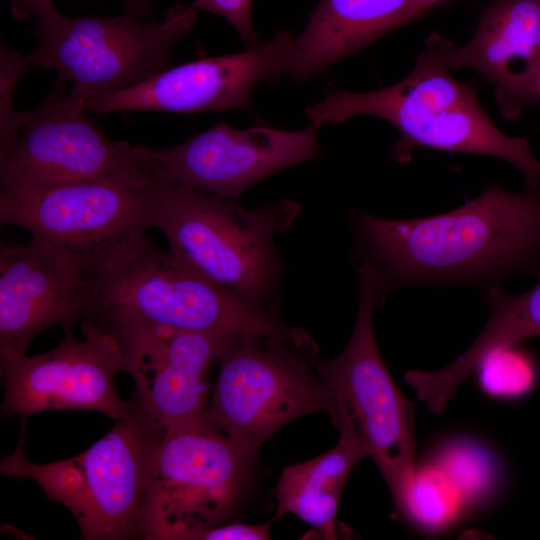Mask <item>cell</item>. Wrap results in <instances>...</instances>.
Listing matches in <instances>:
<instances>
[{
	"mask_svg": "<svg viewBox=\"0 0 540 540\" xmlns=\"http://www.w3.org/2000/svg\"><path fill=\"white\" fill-rule=\"evenodd\" d=\"M237 335L162 329L118 341L133 399L164 432L206 422L210 365Z\"/></svg>",
	"mask_w": 540,
	"mask_h": 540,
	"instance_id": "2e32d148",
	"label": "cell"
},
{
	"mask_svg": "<svg viewBox=\"0 0 540 540\" xmlns=\"http://www.w3.org/2000/svg\"><path fill=\"white\" fill-rule=\"evenodd\" d=\"M486 302L490 313L477 339L449 365L426 374L427 388L442 401L451 400L491 352L540 336V281L518 295H508L501 285L493 287L486 291Z\"/></svg>",
	"mask_w": 540,
	"mask_h": 540,
	"instance_id": "ffe728a7",
	"label": "cell"
},
{
	"mask_svg": "<svg viewBox=\"0 0 540 540\" xmlns=\"http://www.w3.org/2000/svg\"><path fill=\"white\" fill-rule=\"evenodd\" d=\"M449 0H415V2L427 13L433 6L438 3Z\"/></svg>",
	"mask_w": 540,
	"mask_h": 540,
	"instance_id": "f1b7e54d",
	"label": "cell"
},
{
	"mask_svg": "<svg viewBox=\"0 0 540 540\" xmlns=\"http://www.w3.org/2000/svg\"><path fill=\"white\" fill-rule=\"evenodd\" d=\"M131 413L80 454L50 463L30 461L24 450L26 418L14 452L0 471L31 479L74 516L82 540L139 538L151 463L164 431L135 400Z\"/></svg>",
	"mask_w": 540,
	"mask_h": 540,
	"instance_id": "277c9868",
	"label": "cell"
},
{
	"mask_svg": "<svg viewBox=\"0 0 540 540\" xmlns=\"http://www.w3.org/2000/svg\"><path fill=\"white\" fill-rule=\"evenodd\" d=\"M300 211L289 199L248 209L165 178L150 225L165 235L172 255L209 282L247 302L269 303L284 272L274 239Z\"/></svg>",
	"mask_w": 540,
	"mask_h": 540,
	"instance_id": "3957f363",
	"label": "cell"
},
{
	"mask_svg": "<svg viewBox=\"0 0 540 540\" xmlns=\"http://www.w3.org/2000/svg\"><path fill=\"white\" fill-rule=\"evenodd\" d=\"M253 0H192L197 11L210 12L223 17L236 30L246 49L258 44V36L252 19Z\"/></svg>",
	"mask_w": 540,
	"mask_h": 540,
	"instance_id": "cb8c5ba5",
	"label": "cell"
},
{
	"mask_svg": "<svg viewBox=\"0 0 540 540\" xmlns=\"http://www.w3.org/2000/svg\"><path fill=\"white\" fill-rule=\"evenodd\" d=\"M197 13L176 3L161 21L141 23L128 13L67 17L53 8L36 19L37 45L27 58L32 68L54 70L84 98L120 92L172 66L173 50Z\"/></svg>",
	"mask_w": 540,
	"mask_h": 540,
	"instance_id": "ba28073f",
	"label": "cell"
},
{
	"mask_svg": "<svg viewBox=\"0 0 540 540\" xmlns=\"http://www.w3.org/2000/svg\"><path fill=\"white\" fill-rule=\"evenodd\" d=\"M88 284L80 252L32 236L0 241V356L27 353L41 332L84 318Z\"/></svg>",
	"mask_w": 540,
	"mask_h": 540,
	"instance_id": "9a60e30c",
	"label": "cell"
},
{
	"mask_svg": "<svg viewBox=\"0 0 540 540\" xmlns=\"http://www.w3.org/2000/svg\"><path fill=\"white\" fill-rule=\"evenodd\" d=\"M359 273V305L345 349L313 367L335 403L332 420L340 433L353 437L383 475L397 510L416 473L414 407L391 377L377 347L373 312L386 297L374 274Z\"/></svg>",
	"mask_w": 540,
	"mask_h": 540,
	"instance_id": "5b68a950",
	"label": "cell"
},
{
	"mask_svg": "<svg viewBox=\"0 0 540 540\" xmlns=\"http://www.w3.org/2000/svg\"><path fill=\"white\" fill-rule=\"evenodd\" d=\"M540 49V0H493L463 46L447 40L450 70L471 68L495 85L500 112L518 119L528 101V83Z\"/></svg>",
	"mask_w": 540,
	"mask_h": 540,
	"instance_id": "e0dca14e",
	"label": "cell"
},
{
	"mask_svg": "<svg viewBox=\"0 0 540 540\" xmlns=\"http://www.w3.org/2000/svg\"><path fill=\"white\" fill-rule=\"evenodd\" d=\"M361 445L340 433L338 444L309 461L283 469L274 495V519L291 513L317 529L326 539L336 538V513L344 484L359 460Z\"/></svg>",
	"mask_w": 540,
	"mask_h": 540,
	"instance_id": "d6986e66",
	"label": "cell"
},
{
	"mask_svg": "<svg viewBox=\"0 0 540 540\" xmlns=\"http://www.w3.org/2000/svg\"><path fill=\"white\" fill-rule=\"evenodd\" d=\"M12 16L20 21L38 19L55 8L52 0H7Z\"/></svg>",
	"mask_w": 540,
	"mask_h": 540,
	"instance_id": "484cf974",
	"label": "cell"
},
{
	"mask_svg": "<svg viewBox=\"0 0 540 540\" xmlns=\"http://www.w3.org/2000/svg\"><path fill=\"white\" fill-rule=\"evenodd\" d=\"M425 13L415 0H320L294 36L286 75L296 83L315 78Z\"/></svg>",
	"mask_w": 540,
	"mask_h": 540,
	"instance_id": "ac0fdd59",
	"label": "cell"
},
{
	"mask_svg": "<svg viewBox=\"0 0 540 540\" xmlns=\"http://www.w3.org/2000/svg\"><path fill=\"white\" fill-rule=\"evenodd\" d=\"M58 79L19 135L0 154V184L29 190L72 182L160 175L149 147L112 141L90 118L85 99Z\"/></svg>",
	"mask_w": 540,
	"mask_h": 540,
	"instance_id": "30bf717a",
	"label": "cell"
},
{
	"mask_svg": "<svg viewBox=\"0 0 540 540\" xmlns=\"http://www.w3.org/2000/svg\"><path fill=\"white\" fill-rule=\"evenodd\" d=\"M354 262L381 292L470 285L486 291L540 259V185L511 192L490 183L465 205L439 215L391 220L352 215Z\"/></svg>",
	"mask_w": 540,
	"mask_h": 540,
	"instance_id": "6da1fadb",
	"label": "cell"
},
{
	"mask_svg": "<svg viewBox=\"0 0 540 540\" xmlns=\"http://www.w3.org/2000/svg\"><path fill=\"white\" fill-rule=\"evenodd\" d=\"M52 350L0 362L5 416L27 418L48 410L95 411L114 421L128 416L133 400H123L115 378L124 372L117 339L90 322L81 321L83 338L74 325Z\"/></svg>",
	"mask_w": 540,
	"mask_h": 540,
	"instance_id": "8fae6325",
	"label": "cell"
},
{
	"mask_svg": "<svg viewBox=\"0 0 540 540\" xmlns=\"http://www.w3.org/2000/svg\"><path fill=\"white\" fill-rule=\"evenodd\" d=\"M31 69L27 54L0 48V154L6 152L26 124L30 110L18 111L13 96L20 79Z\"/></svg>",
	"mask_w": 540,
	"mask_h": 540,
	"instance_id": "603a6c76",
	"label": "cell"
},
{
	"mask_svg": "<svg viewBox=\"0 0 540 540\" xmlns=\"http://www.w3.org/2000/svg\"><path fill=\"white\" fill-rule=\"evenodd\" d=\"M305 114L318 128L342 124L359 115L390 122L400 132L392 147L398 162L409 161L418 147L487 155L518 168L527 187L540 185V160L527 140L510 137L493 123L471 83L422 88L400 81L374 91L339 90L308 106Z\"/></svg>",
	"mask_w": 540,
	"mask_h": 540,
	"instance_id": "8992f818",
	"label": "cell"
},
{
	"mask_svg": "<svg viewBox=\"0 0 540 540\" xmlns=\"http://www.w3.org/2000/svg\"><path fill=\"white\" fill-rule=\"evenodd\" d=\"M317 354L272 336H233L219 353L220 370L206 421L254 462L261 445L292 420L336 408L312 360Z\"/></svg>",
	"mask_w": 540,
	"mask_h": 540,
	"instance_id": "52a82bcc",
	"label": "cell"
},
{
	"mask_svg": "<svg viewBox=\"0 0 540 540\" xmlns=\"http://www.w3.org/2000/svg\"><path fill=\"white\" fill-rule=\"evenodd\" d=\"M271 521L262 524H219L197 533L192 540H267Z\"/></svg>",
	"mask_w": 540,
	"mask_h": 540,
	"instance_id": "d4e9b609",
	"label": "cell"
},
{
	"mask_svg": "<svg viewBox=\"0 0 540 540\" xmlns=\"http://www.w3.org/2000/svg\"><path fill=\"white\" fill-rule=\"evenodd\" d=\"M294 35L281 30L271 40L240 53L204 57L166 70L129 89L85 98L93 113L155 111L197 113L240 109L253 113L252 96L263 83L287 74Z\"/></svg>",
	"mask_w": 540,
	"mask_h": 540,
	"instance_id": "4fadbf2b",
	"label": "cell"
},
{
	"mask_svg": "<svg viewBox=\"0 0 540 540\" xmlns=\"http://www.w3.org/2000/svg\"><path fill=\"white\" fill-rule=\"evenodd\" d=\"M456 491L441 471H416L398 511L423 525L440 526L455 513Z\"/></svg>",
	"mask_w": 540,
	"mask_h": 540,
	"instance_id": "44dd1931",
	"label": "cell"
},
{
	"mask_svg": "<svg viewBox=\"0 0 540 540\" xmlns=\"http://www.w3.org/2000/svg\"><path fill=\"white\" fill-rule=\"evenodd\" d=\"M318 127L296 131L258 124L236 129L218 122L184 142L149 153L164 178L236 199L264 178L320 155Z\"/></svg>",
	"mask_w": 540,
	"mask_h": 540,
	"instance_id": "5bb4252c",
	"label": "cell"
},
{
	"mask_svg": "<svg viewBox=\"0 0 540 540\" xmlns=\"http://www.w3.org/2000/svg\"><path fill=\"white\" fill-rule=\"evenodd\" d=\"M528 101L529 106L540 104V49L528 83Z\"/></svg>",
	"mask_w": 540,
	"mask_h": 540,
	"instance_id": "4316f807",
	"label": "cell"
},
{
	"mask_svg": "<svg viewBox=\"0 0 540 540\" xmlns=\"http://www.w3.org/2000/svg\"><path fill=\"white\" fill-rule=\"evenodd\" d=\"M128 14L134 17H144L151 13L150 0H123Z\"/></svg>",
	"mask_w": 540,
	"mask_h": 540,
	"instance_id": "83f0119b",
	"label": "cell"
},
{
	"mask_svg": "<svg viewBox=\"0 0 540 540\" xmlns=\"http://www.w3.org/2000/svg\"><path fill=\"white\" fill-rule=\"evenodd\" d=\"M83 255L88 284L84 318L117 341L169 329L278 337L307 347L314 340L288 325L275 301L250 303L209 282L146 232H136Z\"/></svg>",
	"mask_w": 540,
	"mask_h": 540,
	"instance_id": "7a4b0ae2",
	"label": "cell"
},
{
	"mask_svg": "<svg viewBox=\"0 0 540 540\" xmlns=\"http://www.w3.org/2000/svg\"><path fill=\"white\" fill-rule=\"evenodd\" d=\"M476 373L486 391L519 395L531 389L535 370L530 358L515 346L497 349L481 362Z\"/></svg>",
	"mask_w": 540,
	"mask_h": 540,
	"instance_id": "7402d4cb",
	"label": "cell"
},
{
	"mask_svg": "<svg viewBox=\"0 0 540 540\" xmlns=\"http://www.w3.org/2000/svg\"><path fill=\"white\" fill-rule=\"evenodd\" d=\"M150 177L72 182L29 190L0 189V221L80 253L151 228L164 181Z\"/></svg>",
	"mask_w": 540,
	"mask_h": 540,
	"instance_id": "7c38bea8",
	"label": "cell"
},
{
	"mask_svg": "<svg viewBox=\"0 0 540 540\" xmlns=\"http://www.w3.org/2000/svg\"><path fill=\"white\" fill-rule=\"evenodd\" d=\"M252 464L207 421L164 432L151 463L139 539L192 540L222 524Z\"/></svg>",
	"mask_w": 540,
	"mask_h": 540,
	"instance_id": "9c48e42d",
	"label": "cell"
}]
</instances>
